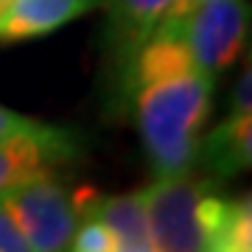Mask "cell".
<instances>
[{
    "label": "cell",
    "instance_id": "1",
    "mask_svg": "<svg viewBox=\"0 0 252 252\" xmlns=\"http://www.w3.org/2000/svg\"><path fill=\"white\" fill-rule=\"evenodd\" d=\"M154 252H250V199L219 196L213 177H157L143 190Z\"/></svg>",
    "mask_w": 252,
    "mask_h": 252
},
{
    "label": "cell",
    "instance_id": "2",
    "mask_svg": "<svg viewBox=\"0 0 252 252\" xmlns=\"http://www.w3.org/2000/svg\"><path fill=\"white\" fill-rule=\"evenodd\" d=\"M137 95V126L157 177H177L196 162L199 129L210 115L213 76L193 70L180 79L149 84Z\"/></svg>",
    "mask_w": 252,
    "mask_h": 252
},
{
    "label": "cell",
    "instance_id": "3",
    "mask_svg": "<svg viewBox=\"0 0 252 252\" xmlns=\"http://www.w3.org/2000/svg\"><path fill=\"white\" fill-rule=\"evenodd\" d=\"M0 202L9 207L34 252H56L70 247L79 213L73 205V193L56 180L54 171L0 190Z\"/></svg>",
    "mask_w": 252,
    "mask_h": 252
},
{
    "label": "cell",
    "instance_id": "4",
    "mask_svg": "<svg viewBox=\"0 0 252 252\" xmlns=\"http://www.w3.org/2000/svg\"><path fill=\"white\" fill-rule=\"evenodd\" d=\"M250 28V0H207L182 28L193 62L202 73L213 76L227 70L241 56Z\"/></svg>",
    "mask_w": 252,
    "mask_h": 252
},
{
    "label": "cell",
    "instance_id": "5",
    "mask_svg": "<svg viewBox=\"0 0 252 252\" xmlns=\"http://www.w3.org/2000/svg\"><path fill=\"white\" fill-rule=\"evenodd\" d=\"M79 154V143L70 129L51 126L39 132L0 137V190L17 182L54 171V165Z\"/></svg>",
    "mask_w": 252,
    "mask_h": 252
},
{
    "label": "cell",
    "instance_id": "6",
    "mask_svg": "<svg viewBox=\"0 0 252 252\" xmlns=\"http://www.w3.org/2000/svg\"><path fill=\"white\" fill-rule=\"evenodd\" d=\"M73 205H76L79 219L93 213L112 230L118 252H154L140 190L121 193V196H104L95 188H79L73 190Z\"/></svg>",
    "mask_w": 252,
    "mask_h": 252
},
{
    "label": "cell",
    "instance_id": "7",
    "mask_svg": "<svg viewBox=\"0 0 252 252\" xmlns=\"http://www.w3.org/2000/svg\"><path fill=\"white\" fill-rule=\"evenodd\" d=\"M101 0H9L0 11V42L45 36L87 14Z\"/></svg>",
    "mask_w": 252,
    "mask_h": 252
},
{
    "label": "cell",
    "instance_id": "8",
    "mask_svg": "<svg viewBox=\"0 0 252 252\" xmlns=\"http://www.w3.org/2000/svg\"><path fill=\"white\" fill-rule=\"evenodd\" d=\"M199 70L193 62L188 42L177 34H162V31H152L149 39L137 48L135 59L126 67V81H129V90L137 93L140 87L149 84H160L168 79H180L188 73Z\"/></svg>",
    "mask_w": 252,
    "mask_h": 252
},
{
    "label": "cell",
    "instance_id": "9",
    "mask_svg": "<svg viewBox=\"0 0 252 252\" xmlns=\"http://www.w3.org/2000/svg\"><path fill=\"white\" fill-rule=\"evenodd\" d=\"M101 3H107L109 14V48L115 54V62L126 73L137 48L149 39V34L157 28V23L162 20V14L168 11L174 0H101Z\"/></svg>",
    "mask_w": 252,
    "mask_h": 252
},
{
    "label": "cell",
    "instance_id": "10",
    "mask_svg": "<svg viewBox=\"0 0 252 252\" xmlns=\"http://www.w3.org/2000/svg\"><path fill=\"white\" fill-rule=\"evenodd\" d=\"M196 160L213 180L247 171L252 162V112L230 109V115L205 140H199Z\"/></svg>",
    "mask_w": 252,
    "mask_h": 252
},
{
    "label": "cell",
    "instance_id": "11",
    "mask_svg": "<svg viewBox=\"0 0 252 252\" xmlns=\"http://www.w3.org/2000/svg\"><path fill=\"white\" fill-rule=\"evenodd\" d=\"M67 250H76V252H118V241H115V235H112V230H109L98 216L87 213V216L79 219Z\"/></svg>",
    "mask_w": 252,
    "mask_h": 252
},
{
    "label": "cell",
    "instance_id": "12",
    "mask_svg": "<svg viewBox=\"0 0 252 252\" xmlns=\"http://www.w3.org/2000/svg\"><path fill=\"white\" fill-rule=\"evenodd\" d=\"M0 252H34L3 202H0Z\"/></svg>",
    "mask_w": 252,
    "mask_h": 252
},
{
    "label": "cell",
    "instance_id": "13",
    "mask_svg": "<svg viewBox=\"0 0 252 252\" xmlns=\"http://www.w3.org/2000/svg\"><path fill=\"white\" fill-rule=\"evenodd\" d=\"M48 124H39V121H31L26 115H17L0 104V137H9V135H23V132H39L45 129Z\"/></svg>",
    "mask_w": 252,
    "mask_h": 252
},
{
    "label": "cell",
    "instance_id": "14",
    "mask_svg": "<svg viewBox=\"0 0 252 252\" xmlns=\"http://www.w3.org/2000/svg\"><path fill=\"white\" fill-rule=\"evenodd\" d=\"M250 93H252V76H250V64H247L241 81H238V87H235V93H233V109L235 112H252Z\"/></svg>",
    "mask_w": 252,
    "mask_h": 252
},
{
    "label": "cell",
    "instance_id": "15",
    "mask_svg": "<svg viewBox=\"0 0 252 252\" xmlns=\"http://www.w3.org/2000/svg\"><path fill=\"white\" fill-rule=\"evenodd\" d=\"M3 6H6V0H0V11H3Z\"/></svg>",
    "mask_w": 252,
    "mask_h": 252
},
{
    "label": "cell",
    "instance_id": "16",
    "mask_svg": "<svg viewBox=\"0 0 252 252\" xmlns=\"http://www.w3.org/2000/svg\"><path fill=\"white\" fill-rule=\"evenodd\" d=\"M6 3H9V0H6Z\"/></svg>",
    "mask_w": 252,
    "mask_h": 252
}]
</instances>
